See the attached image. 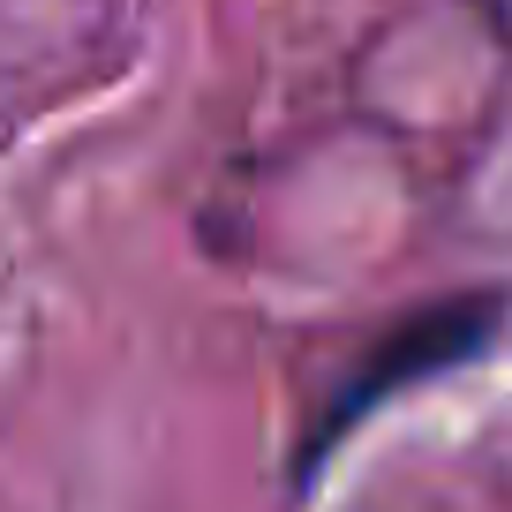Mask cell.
<instances>
[{"mask_svg": "<svg viewBox=\"0 0 512 512\" xmlns=\"http://www.w3.org/2000/svg\"><path fill=\"white\" fill-rule=\"evenodd\" d=\"M497 324H505V302H497V294H460V302L415 309L407 324L377 332V347H369L362 362H354L347 377L332 384V400L317 407V422H309L302 452H294V482L309 490V482H317V467H324V452H332L339 437L354 430V422H369L384 400H400L407 384L445 377V369L475 362V354L497 339Z\"/></svg>", "mask_w": 512, "mask_h": 512, "instance_id": "6da1fadb", "label": "cell"}]
</instances>
